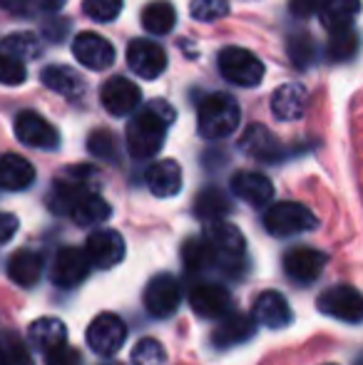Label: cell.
I'll return each instance as SVG.
<instances>
[{"label":"cell","instance_id":"1","mask_svg":"<svg viewBox=\"0 0 363 365\" xmlns=\"http://www.w3.org/2000/svg\"><path fill=\"white\" fill-rule=\"evenodd\" d=\"M175 122V107L167 105L165 100H155L137 112L130 120L125 132L127 152L135 159H150L165 145L167 127Z\"/></svg>","mask_w":363,"mask_h":365},{"label":"cell","instance_id":"2","mask_svg":"<svg viewBox=\"0 0 363 365\" xmlns=\"http://www.w3.org/2000/svg\"><path fill=\"white\" fill-rule=\"evenodd\" d=\"M242 122V112L232 95L214 92L207 95L197 107V130L207 140H224L234 135Z\"/></svg>","mask_w":363,"mask_h":365},{"label":"cell","instance_id":"3","mask_svg":"<svg viewBox=\"0 0 363 365\" xmlns=\"http://www.w3.org/2000/svg\"><path fill=\"white\" fill-rule=\"evenodd\" d=\"M264 226L272 236H296L314 229L316 217L309 207L299 202H279L267 209Z\"/></svg>","mask_w":363,"mask_h":365},{"label":"cell","instance_id":"4","mask_svg":"<svg viewBox=\"0 0 363 365\" xmlns=\"http://www.w3.org/2000/svg\"><path fill=\"white\" fill-rule=\"evenodd\" d=\"M219 73L237 87H257L264 80V63L244 48H224L219 53Z\"/></svg>","mask_w":363,"mask_h":365},{"label":"cell","instance_id":"5","mask_svg":"<svg viewBox=\"0 0 363 365\" xmlns=\"http://www.w3.org/2000/svg\"><path fill=\"white\" fill-rule=\"evenodd\" d=\"M319 311L326 316L344 323H361L363 321V293L354 286L336 284L319 296Z\"/></svg>","mask_w":363,"mask_h":365},{"label":"cell","instance_id":"6","mask_svg":"<svg viewBox=\"0 0 363 365\" xmlns=\"http://www.w3.org/2000/svg\"><path fill=\"white\" fill-rule=\"evenodd\" d=\"M127 341V326L115 313H100L88 326V346L97 356L110 358L125 346Z\"/></svg>","mask_w":363,"mask_h":365},{"label":"cell","instance_id":"7","mask_svg":"<svg viewBox=\"0 0 363 365\" xmlns=\"http://www.w3.org/2000/svg\"><path fill=\"white\" fill-rule=\"evenodd\" d=\"M127 65L142 80H157L167 68V53L155 40L137 38L127 45Z\"/></svg>","mask_w":363,"mask_h":365},{"label":"cell","instance_id":"8","mask_svg":"<svg viewBox=\"0 0 363 365\" xmlns=\"http://www.w3.org/2000/svg\"><path fill=\"white\" fill-rule=\"evenodd\" d=\"M85 256L90 266L97 269H112L125 259V239L115 229H97L85 241Z\"/></svg>","mask_w":363,"mask_h":365},{"label":"cell","instance_id":"9","mask_svg":"<svg viewBox=\"0 0 363 365\" xmlns=\"http://www.w3.org/2000/svg\"><path fill=\"white\" fill-rule=\"evenodd\" d=\"M90 274V261L85 256L83 249L75 246H65L55 254L53 269H50V279L60 289H75L78 284H83Z\"/></svg>","mask_w":363,"mask_h":365},{"label":"cell","instance_id":"10","mask_svg":"<svg viewBox=\"0 0 363 365\" xmlns=\"http://www.w3.org/2000/svg\"><path fill=\"white\" fill-rule=\"evenodd\" d=\"M182 303V291L175 276L160 274L147 284L145 289V308L150 316L155 318H167L180 308Z\"/></svg>","mask_w":363,"mask_h":365},{"label":"cell","instance_id":"11","mask_svg":"<svg viewBox=\"0 0 363 365\" xmlns=\"http://www.w3.org/2000/svg\"><path fill=\"white\" fill-rule=\"evenodd\" d=\"M100 102L110 115L115 117H127L140 107L142 92L127 77H110L100 90Z\"/></svg>","mask_w":363,"mask_h":365},{"label":"cell","instance_id":"12","mask_svg":"<svg viewBox=\"0 0 363 365\" xmlns=\"http://www.w3.org/2000/svg\"><path fill=\"white\" fill-rule=\"evenodd\" d=\"M15 135L23 145L35 147V149H58L60 135L45 117H40L38 112H20L15 117Z\"/></svg>","mask_w":363,"mask_h":365},{"label":"cell","instance_id":"13","mask_svg":"<svg viewBox=\"0 0 363 365\" xmlns=\"http://www.w3.org/2000/svg\"><path fill=\"white\" fill-rule=\"evenodd\" d=\"M204 239L212 244V249L217 251L219 261H227V264H239L244 259V251H247V241H244L242 231L237 229L229 221H214L204 231Z\"/></svg>","mask_w":363,"mask_h":365},{"label":"cell","instance_id":"14","mask_svg":"<svg viewBox=\"0 0 363 365\" xmlns=\"http://www.w3.org/2000/svg\"><path fill=\"white\" fill-rule=\"evenodd\" d=\"M73 55L88 70H107L115 63V48L97 33H80L73 40Z\"/></svg>","mask_w":363,"mask_h":365},{"label":"cell","instance_id":"15","mask_svg":"<svg viewBox=\"0 0 363 365\" xmlns=\"http://www.w3.org/2000/svg\"><path fill=\"white\" fill-rule=\"evenodd\" d=\"M232 194L252 207H267L274 199V184L262 172H237L232 177Z\"/></svg>","mask_w":363,"mask_h":365},{"label":"cell","instance_id":"16","mask_svg":"<svg viewBox=\"0 0 363 365\" xmlns=\"http://www.w3.org/2000/svg\"><path fill=\"white\" fill-rule=\"evenodd\" d=\"M189 306L202 318H224L232 308V296L219 284H199L189 293Z\"/></svg>","mask_w":363,"mask_h":365},{"label":"cell","instance_id":"17","mask_svg":"<svg viewBox=\"0 0 363 365\" xmlns=\"http://www.w3.org/2000/svg\"><path fill=\"white\" fill-rule=\"evenodd\" d=\"M326 266V254L316 249H306V246H299V249H291L289 254L284 256V271L289 279H294L296 284H311L321 276Z\"/></svg>","mask_w":363,"mask_h":365},{"label":"cell","instance_id":"18","mask_svg":"<svg viewBox=\"0 0 363 365\" xmlns=\"http://www.w3.org/2000/svg\"><path fill=\"white\" fill-rule=\"evenodd\" d=\"M254 323L257 326H267V328H284L291 323L294 313H291V306L279 291H264L262 296L254 303V313H252Z\"/></svg>","mask_w":363,"mask_h":365},{"label":"cell","instance_id":"19","mask_svg":"<svg viewBox=\"0 0 363 365\" xmlns=\"http://www.w3.org/2000/svg\"><path fill=\"white\" fill-rule=\"evenodd\" d=\"M306 105H309V92H306V87L299 85V82L281 85L272 95V112L276 120H281V122L299 120L306 112Z\"/></svg>","mask_w":363,"mask_h":365},{"label":"cell","instance_id":"20","mask_svg":"<svg viewBox=\"0 0 363 365\" xmlns=\"http://www.w3.org/2000/svg\"><path fill=\"white\" fill-rule=\"evenodd\" d=\"M239 147H242L249 157L259 159V162H279V159L284 157V147H281V142L276 140V137L264 125L247 127V132H244Z\"/></svg>","mask_w":363,"mask_h":365},{"label":"cell","instance_id":"21","mask_svg":"<svg viewBox=\"0 0 363 365\" xmlns=\"http://www.w3.org/2000/svg\"><path fill=\"white\" fill-rule=\"evenodd\" d=\"M147 187L155 197L170 199L182 189V169L175 159H160L147 169Z\"/></svg>","mask_w":363,"mask_h":365},{"label":"cell","instance_id":"22","mask_svg":"<svg viewBox=\"0 0 363 365\" xmlns=\"http://www.w3.org/2000/svg\"><path fill=\"white\" fill-rule=\"evenodd\" d=\"M257 331V323L252 316L247 313H229L222 318L217 328L212 333V341L217 348H229V346H239V343L249 341Z\"/></svg>","mask_w":363,"mask_h":365},{"label":"cell","instance_id":"23","mask_svg":"<svg viewBox=\"0 0 363 365\" xmlns=\"http://www.w3.org/2000/svg\"><path fill=\"white\" fill-rule=\"evenodd\" d=\"M35 182V169L20 154H0V189L23 192Z\"/></svg>","mask_w":363,"mask_h":365},{"label":"cell","instance_id":"24","mask_svg":"<svg viewBox=\"0 0 363 365\" xmlns=\"http://www.w3.org/2000/svg\"><path fill=\"white\" fill-rule=\"evenodd\" d=\"M30 343L38 348L43 356H48L50 351L65 346L68 343V328L60 318H38L30 326Z\"/></svg>","mask_w":363,"mask_h":365},{"label":"cell","instance_id":"25","mask_svg":"<svg viewBox=\"0 0 363 365\" xmlns=\"http://www.w3.org/2000/svg\"><path fill=\"white\" fill-rule=\"evenodd\" d=\"M40 80H43V85L48 90L58 92L63 97H70V100H75V97H80L85 92L83 77L75 73L73 68H68V65H50V68L43 70Z\"/></svg>","mask_w":363,"mask_h":365},{"label":"cell","instance_id":"26","mask_svg":"<svg viewBox=\"0 0 363 365\" xmlns=\"http://www.w3.org/2000/svg\"><path fill=\"white\" fill-rule=\"evenodd\" d=\"M40 274H43V259H40V254H35V251H30V249H23L10 256L8 276L13 284L23 286V289H30V286L38 284Z\"/></svg>","mask_w":363,"mask_h":365},{"label":"cell","instance_id":"27","mask_svg":"<svg viewBox=\"0 0 363 365\" xmlns=\"http://www.w3.org/2000/svg\"><path fill=\"white\" fill-rule=\"evenodd\" d=\"M359 13H361V0H326L324 8H321V25L329 33L346 30L354 25Z\"/></svg>","mask_w":363,"mask_h":365},{"label":"cell","instance_id":"28","mask_svg":"<svg viewBox=\"0 0 363 365\" xmlns=\"http://www.w3.org/2000/svg\"><path fill=\"white\" fill-rule=\"evenodd\" d=\"M70 217H73L75 224L80 226H92V224H102V221L110 219L112 207L95 192H88L78 199V202L70 207Z\"/></svg>","mask_w":363,"mask_h":365},{"label":"cell","instance_id":"29","mask_svg":"<svg viewBox=\"0 0 363 365\" xmlns=\"http://www.w3.org/2000/svg\"><path fill=\"white\" fill-rule=\"evenodd\" d=\"M229 212H232L229 197L217 187L202 189L199 197H197V202H194V214H197L199 219L209 221V224H214V221H224V217H227Z\"/></svg>","mask_w":363,"mask_h":365},{"label":"cell","instance_id":"30","mask_svg":"<svg viewBox=\"0 0 363 365\" xmlns=\"http://www.w3.org/2000/svg\"><path fill=\"white\" fill-rule=\"evenodd\" d=\"M177 23L175 5L167 0H152L145 10H142V28L150 35H167L172 33Z\"/></svg>","mask_w":363,"mask_h":365},{"label":"cell","instance_id":"31","mask_svg":"<svg viewBox=\"0 0 363 365\" xmlns=\"http://www.w3.org/2000/svg\"><path fill=\"white\" fill-rule=\"evenodd\" d=\"M182 261H184V269L192 271V274H199V271L212 269L219 259H217V251L212 249V244L204 236H197V239L184 241Z\"/></svg>","mask_w":363,"mask_h":365},{"label":"cell","instance_id":"32","mask_svg":"<svg viewBox=\"0 0 363 365\" xmlns=\"http://www.w3.org/2000/svg\"><path fill=\"white\" fill-rule=\"evenodd\" d=\"M356 53H359V35H356L354 28L331 33L329 45H326V58H329L331 63H346V60H354Z\"/></svg>","mask_w":363,"mask_h":365},{"label":"cell","instance_id":"33","mask_svg":"<svg viewBox=\"0 0 363 365\" xmlns=\"http://www.w3.org/2000/svg\"><path fill=\"white\" fill-rule=\"evenodd\" d=\"M0 365H33L28 346L15 333H0Z\"/></svg>","mask_w":363,"mask_h":365},{"label":"cell","instance_id":"34","mask_svg":"<svg viewBox=\"0 0 363 365\" xmlns=\"http://www.w3.org/2000/svg\"><path fill=\"white\" fill-rule=\"evenodd\" d=\"M65 5V0H0V8L15 15H35V13H58Z\"/></svg>","mask_w":363,"mask_h":365},{"label":"cell","instance_id":"35","mask_svg":"<svg viewBox=\"0 0 363 365\" xmlns=\"http://www.w3.org/2000/svg\"><path fill=\"white\" fill-rule=\"evenodd\" d=\"M289 58L296 68L304 70V68H309V65L316 63V58H319V48H316V43L309 38V35H294V38L289 40Z\"/></svg>","mask_w":363,"mask_h":365},{"label":"cell","instance_id":"36","mask_svg":"<svg viewBox=\"0 0 363 365\" xmlns=\"http://www.w3.org/2000/svg\"><path fill=\"white\" fill-rule=\"evenodd\" d=\"M165 361H167L165 348L155 338H142L132 348V365H165Z\"/></svg>","mask_w":363,"mask_h":365},{"label":"cell","instance_id":"37","mask_svg":"<svg viewBox=\"0 0 363 365\" xmlns=\"http://www.w3.org/2000/svg\"><path fill=\"white\" fill-rule=\"evenodd\" d=\"M122 5H125V0H85L83 10L88 18L97 20V23H112L122 13Z\"/></svg>","mask_w":363,"mask_h":365},{"label":"cell","instance_id":"38","mask_svg":"<svg viewBox=\"0 0 363 365\" xmlns=\"http://www.w3.org/2000/svg\"><path fill=\"white\" fill-rule=\"evenodd\" d=\"M189 10H192V18L199 23H212L229 13V0H192Z\"/></svg>","mask_w":363,"mask_h":365},{"label":"cell","instance_id":"39","mask_svg":"<svg viewBox=\"0 0 363 365\" xmlns=\"http://www.w3.org/2000/svg\"><path fill=\"white\" fill-rule=\"evenodd\" d=\"M25 77V65L20 58L10 53H0V85H8V87H15V85H23Z\"/></svg>","mask_w":363,"mask_h":365},{"label":"cell","instance_id":"40","mask_svg":"<svg viewBox=\"0 0 363 365\" xmlns=\"http://www.w3.org/2000/svg\"><path fill=\"white\" fill-rule=\"evenodd\" d=\"M88 149L95 154V157L117 162V142H115V137H112V132L95 130L90 135V140H88Z\"/></svg>","mask_w":363,"mask_h":365},{"label":"cell","instance_id":"41","mask_svg":"<svg viewBox=\"0 0 363 365\" xmlns=\"http://www.w3.org/2000/svg\"><path fill=\"white\" fill-rule=\"evenodd\" d=\"M5 48L10 50V55H25V58H35V55L40 53V45H38V40H35V35H30V33H18V35H13V38H8L5 40Z\"/></svg>","mask_w":363,"mask_h":365},{"label":"cell","instance_id":"42","mask_svg":"<svg viewBox=\"0 0 363 365\" xmlns=\"http://www.w3.org/2000/svg\"><path fill=\"white\" fill-rule=\"evenodd\" d=\"M45 363L48 365H83V358H80V353L75 351L73 346L65 343V346L50 351L48 356H45Z\"/></svg>","mask_w":363,"mask_h":365},{"label":"cell","instance_id":"43","mask_svg":"<svg viewBox=\"0 0 363 365\" xmlns=\"http://www.w3.org/2000/svg\"><path fill=\"white\" fill-rule=\"evenodd\" d=\"M326 0H289V8H291V15L294 18H311V15L321 13Z\"/></svg>","mask_w":363,"mask_h":365},{"label":"cell","instance_id":"44","mask_svg":"<svg viewBox=\"0 0 363 365\" xmlns=\"http://www.w3.org/2000/svg\"><path fill=\"white\" fill-rule=\"evenodd\" d=\"M18 226H20L18 217H13V214H8V212H0V244L13 239Z\"/></svg>","mask_w":363,"mask_h":365},{"label":"cell","instance_id":"45","mask_svg":"<svg viewBox=\"0 0 363 365\" xmlns=\"http://www.w3.org/2000/svg\"><path fill=\"white\" fill-rule=\"evenodd\" d=\"M105 365H120V363H105Z\"/></svg>","mask_w":363,"mask_h":365}]
</instances>
